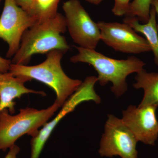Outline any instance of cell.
<instances>
[{
  "label": "cell",
  "instance_id": "6da1fadb",
  "mask_svg": "<svg viewBox=\"0 0 158 158\" xmlns=\"http://www.w3.org/2000/svg\"><path fill=\"white\" fill-rule=\"evenodd\" d=\"M66 28L65 16L58 12L48 19L37 21L23 35L19 48L11 62L27 65L34 55L47 54L55 50L62 51L65 54L70 49L62 35Z\"/></svg>",
  "mask_w": 158,
  "mask_h": 158
},
{
  "label": "cell",
  "instance_id": "7a4b0ae2",
  "mask_svg": "<svg viewBox=\"0 0 158 158\" xmlns=\"http://www.w3.org/2000/svg\"><path fill=\"white\" fill-rule=\"evenodd\" d=\"M78 53L71 57L70 61L73 63H88L98 74V82L102 86L111 82L113 86L111 91L115 96L119 97L127 90L126 78L128 76L138 73L144 69L146 64L135 57L118 60L112 59L97 52L95 49L75 46Z\"/></svg>",
  "mask_w": 158,
  "mask_h": 158
},
{
  "label": "cell",
  "instance_id": "3957f363",
  "mask_svg": "<svg viewBox=\"0 0 158 158\" xmlns=\"http://www.w3.org/2000/svg\"><path fill=\"white\" fill-rule=\"evenodd\" d=\"M64 54L59 50L51 51L44 62L32 66L11 63L9 72L14 76L30 81L34 79L48 85L56 93L55 102L62 107L82 83L81 80L71 78L62 69L61 62Z\"/></svg>",
  "mask_w": 158,
  "mask_h": 158
},
{
  "label": "cell",
  "instance_id": "277c9868",
  "mask_svg": "<svg viewBox=\"0 0 158 158\" xmlns=\"http://www.w3.org/2000/svg\"><path fill=\"white\" fill-rule=\"evenodd\" d=\"M56 102L43 110L27 107L12 115L8 109L0 112V150L6 152L15 144L18 139L27 135L35 137L39 129L47 123L59 108Z\"/></svg>",
  "mask_w": 158,
  "mask_h": 158
},
{
  "label": "cell",
  "instance_id": "5b68a950",
  "mask_svg": "<svg viewBox=\"0 0 158 158\" xmlns=\"http://www.w3.org/2000/svg\"><path fill=\"white\" fill-rule=\"evenodd\" d=\"M98 81L97 77H87L78 89L65 102L56 117L46 123L39 130L37 135L32 138L30 158H40L44 145L55 128L65 115L73 111L78 105L83 102L91 100L97 103L101 102L100 98L94 90V85Z\"/></svg>",
  "mask_w": 158,
  "mask_h": 158
},
{
  "label": "cell",
  "instance_id": "8992f818",
  "mask_svg": "<svg viewBox=\"0 0 158 158\" xmlns=\"http://www.w3.org/2000/svg\"><path fill=\"white\" fill-rule=\"evenodd\" d=\"M137 139L122 119L109 114L98 150L102 157L138 158Z\"/></svg>",
  "mask_w": 158,
  "mask_h": 158
},
{
  "label": "cell",
  "instance_id": "52a82bcc",
  "mask_svg": "<svg viewBox=\"0 0 158 158\" xmlns=\"http://www.w3.org/2000/svg\"><path fill=\"white\" fill-rule=\"evenodd\" d=\"M66 27L73 40L79 47L95 49L101 40V32L79 0L63 3Z\"/></svg>",
  "mask_w": 158,
  "mask_h": 158
},
{
  "label": "cell",
  "instance_id": "ba28073f",
  "mask_svg": "<svg viewBox=\"0 0 158 158\" xmlns=\"http://www.w3.org/2000/svg\"><path fill=\"white\" fill-rule=\"evenodd\" d=\"M37 21L18 6L15 0H5L0 16V39L9 46L7 58L14 56L19 48L23 35Z\"/></svg>",
  "mask_w": 158,
  "mask_h": 158
},
{
  "label": "cell",
  "instance_id": "9c48e42d",
  "mask_svg": "<svg viewBox=\"0 0 158 158\" xmlns=\"http://www.w3.org/2000/svg\"><path fill=\"white\" fill-rule=\"evenodd\" d=\"M101 32V40L116 52L138 54L151 51L146 40L136 33L125 23H97Z\"/></svg>",
  "mask_w": 158,
  "mask_h": 158
},
{
  "label": "cell",
  "instance_id": "30bf717a",
  "mask_svg": "<svg viewBox=\"0 0 158 158\" xmlns=\"http://www.w3.org/2000/svg\"><path fill=\"white\" fill-rule=\"evenodd\" d=\"M157 107L146 106L138 107L130 105L123 111L122 120L131 130L138 141L154 145L158 138Z\"/></svg>",
  "mask_w": 158,
  "mask_h": 158
},
{
  "label": "cell",
  "instance_id": "8fae6325",
  "mask_svg": "<svg viewBox=\"0 0 158 158\" xmlns=\"http://www.w3.org/2000/svg\"><path fill=\"white\" fill-rule=\"evenodd\" d=\"M29 79L22 77L14 76L10 73L0 72V112L8 109L9 113L15 112L14 100L20 98L26 94L34 93L45 95L42 91H36L26 88V82Z\"/></svg>",
  "mask_w": 158,
  "mask_h": 158
},
{
  "label": "cell",
  "instance_id": "7c38bea8",
  "mask_svg": "<svg viewBox=\"0 0 158 158\" xmlns=\"http://www.w3.org/2000/svg\"><path fill=\"white\" fill-rule=\"evenodd\" d=\"M156 16L155 10L152 6L149 18L146 23H140L136 17H125L123 22L130 26L136 32L144 35L153 53L155 63L158 66V33Z\"/></svg>",
  "mask_w": 158,
  "mask_h": 158
},
{
  "label": "cell",
  "instance_id": "4fadbf2b",
  "mask_svg": "<svg viewBox=\"0 0 158 158\" xmlns=\"http://www.w3.org/2000/svg\"><path fill=\"white\" fill-rule=\"evenodd\" d=\"M136 82L133 85L137 89H143V99L138 106H158V73H148L143 69L137 73Z\"/></svg>",
  "mask_w": 158,
  "mask_h": 158
},
{
  "label": "cell",
  "instance_id": "5bb4252c",
  "mask_svg": "<svg viewBox=\"0 0 158 158\" xmlns=\"http://www.w3.org/2000/svg\"><path fill=\"white\" fill-rule=\"evenodd\" d=\"M16 4L37 21L55 16L60 0H15Z\"/></svg>",
  "mask_w": 158,
  "mask_h": 158
},
{
  "label": "cell",
  "instance_id": "9a60e30c",
  "mask_svg": "<svg viewBox=\"0 0 158 158\" xmlns=\"http://www.w3.org/2000/svg\"><path fill=\"white\" fill-rule=\"evenodd\" d=\"M152 0H134L130 3L125 17H136L139 21L146 23L149 18Z\"/></svg>",
  "mask_w": 158,
  "mask_h": 158
},
{
  "label": "cell",
  "instance_id": "2e32d148",
  "mask_svg": "<svg viewBox=\"0 0 158 158\" xmlns=\"http://www.w3.org/2000/svg\"><path fill=\"white\" fill-rule=\"evenodd\" d=\"M131 0H114V5L112 12L116 16H125L127 13Z\"/></svg>",
  "mask_w": 158,
  "mask_h": 158
},
{
  "label": "cell",
  "instance_id": "e0dca14e",
  "mask_svg": "<svg viewBox=\"0 0 158 158\" xmlns=\"http://www.w3.org/2000/svg\"><path fill=\"white\" fill-rule=\"evenodd\" d=\"M11 63L12 62L11 60L4 59L0 56V72L2 73L8 72Z\"/></svg>",
  "mask_w": 158,
  "mask_h": 158
},
{
  "label": "cell",
  "instance_id": "ac0fdd59",
  "mask_svg": "<svg viewBox=\"0 0 158 158\" xmlns=\"http://www.w3.org/2000/svg\"><path fill=\"white\" fill-rule=\"evenodd\" d=\"M20 148L16 144H14L9 148V151L4 158H17Z\"/></svg>",
  "mask_w": 158,
  "mask_h": 158
},
{
  "label": "cell",
  "instance_id": "d6986e66",
  "mask_svg": "<svg viewBox=\"0 0 158 158\" xmlns=\"http://www.w3.org/2000/svg\"><path fill=\"white\" fill-rule=\"evenodd\" d=\"M152 6L153 7L158 16V0H152ZM157 30L158 33V25L157 24Z\"/></svg>",
  "mask_w": 158,
  "mask_h": 158
},
{
  "label": "cell",
  "instance_id": "ffe728a7",
  "mask_svg": "<svg viewBox=\"0 0 158 158\" xmlns=\"http://www.w3.org/2000/svg\"><path fill=\"white\" fill-rule=\"evenodd\" d=\"M86 1L90 4L98 5L100 4L102 2L103 0H86Z\"/></svg>",
  "mask_w": 158,
  "mask_h": 158
},
{
  "label": "cell",
  "instance_id": "44dd1931",
  "mask_svg": "<svg viewBox=\"0 0 158 158\" xmlns=\"http://www.w3.org/2000/svg\"><path fill=\"white\" fill-rule=\"evenodd\" d=\"M1 0H0V2H1Z\"/></svg>",
  "mask_w": 158,
  "mask_h": 158
}]
</instances>
